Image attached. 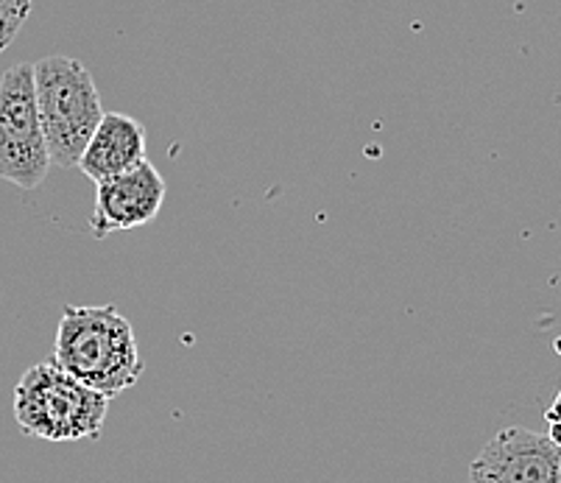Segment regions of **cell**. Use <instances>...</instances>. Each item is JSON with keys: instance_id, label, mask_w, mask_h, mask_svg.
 Masks as SVG:
<instances>
[{"instance_id": "obj_9", "label": "cell", "mask_w": 561, "mask_h": 483, "mask_svg": "<svg viewBox=\"0 0 561 483\" xmlns=\"http://www.w3.org/2000/svg\"><path fill=\"white\" fill-rule=\"evenodd\" d=\"M545 419H548V422H561V389H559V394H556L553 405H550V409L545 411Z\"/></svg>"}, {"instance_id": "obj_2", "label": "cell", "mask_w": 561, "mask_h": 483, "mask_svg": "<svg viewBox=\"0 0 561 483\" xmlns=\"http://www.w3.org/2000/svg\"><path fill=\"white\" fill-rule=\"evenodd\" d=\"M34 68V93L50 165L76 168L87 140L104 118L93 73L73 56H45Z\"/></svg>"}, {"instance_id": "obj_12", "label": "cell", "mask_w": 561, "mask_h": 483, "mask_svg": "<svg viewBox=\"0 0 561 483\" xmlns=\"http://www.w3.org/2000/svg\"><path fill=\"white\" fill-rule=\"evenodd\" d=\"M559 470H561V456H559Z\"/></svg>"}, {"instance_id": "obj_10", "label": "cell", "mask_w": 561, "mask_h": 483, "mask_svg": "<svg viewBox=\"0 0 561 483\" xmlns=\"http://www.w3.org/2000/svg\"><path fill=\"white\" fill-rule=\"evenodd\" d=\"M545 436H548V439L561 450V422H550V430Z\"/></svg>"}, {"instance_id": "obj_4", "label": "cell", "mask_w": 561, "mask_h": 483, "mask_svg": "<svg viewBox=\"0 0 561 483\" xmlns=\"http://www.w3.org/2000/svg\"><path fill=\"white\" fill-rule=\"evenodd\" d=\"M50 171L37 112L32 65H12L0 76V180L20 191H37Z\"/></svg>"}, {"instance_id": "obj_8", "label": "cell", "mask_w": 561, "mask_h": 483, "mask_svg": "<svg viewBox=\"0 0 561 483\" xmlns=\"http://www.w3.org/2000/svg\"><path fill=\"white\" fill-rule=\"evenodd\" d=\"M34 0H0V54L14 43L23 23L32 14Z\"/></svg>"}, {"instance_id": "obj_6", "label": "cell", "mask_w": 561, "mask_h": 483, "mask_svg": "<svg viewBox=\"0 0 561 483\" xmlns=\"http://www.w3.org/2000/svg\"><path fill=\"white\" fill-rule=\"evenodd\" d=\"M162 202H165V180L149 160H142L131 171L110 176L95 185V210L90 218V232L101 241V238H110L112 232L146 227L160 216Z\"/></svg>"}, {"instance_id": "obj_11", "label": "cell", "mask_w": 561, "mask_h": 483, "mask_svg": "<svg viewBox=\"0 0 561 483\" xmlns=\"http://www.w3.org/2000/svg\"><path fill=\"white\" fill-rule=\"evenodd\" d=\"M553 349H556V353H559V355H561V338H556V344H553Z\"/></svg>"}, {"instance_id": "obj_3", "label": "cell", "mask_w": 561, "mask_h": 483, "mask_svg": "<svg viewBox=\"0 0 561 483\" xmlns=\"http://www.w3.org/2000/svg\"><path fill=\"white\" fill-rule=\"evenodd\" d=\"M110 396L45 360L32 366L14 386V419L20 430L43 441L99 439Z\"/></svg>"}, {"instance_id": "obj_7", "label": "cell", "mask_w": 561, "mask_h": 483, "mask_svg": "<svg viewBox=\"0 0 561 483\" xmlns=\"http://www.w3.org/2000/svg\"><path fill=\"white\" fill-rule=\"evenodd\" d=\"M142 160H146V126L124 112H104L76 168L99 185L110 176L131 171Z\"/></svg>"}, {"instance_id": "obj_1", "label": "cell", "mask_w": 561, "mask_h": 483, "mask_svg": "<svg viewBox=\"0 0 561 483\" xmlns=\"http://www.w3.org/2000/svg\"><path fill=\"white\" fill-rule=\"evenodd\" d=\"M54 364L110 400L142 375L135 327L115 304H68L56 327Z\"/></svg>"}, {"instance_id": "obj_5", "label": "cell", "mask_w": 561, "mask_h": 483, "mask_svg": "<svg viewBox=\"0 0 561 483\" xmlns=\"http://www.w3.org/2000/svg\"><path fill=\"white\" fill-rule=\"evenodd\" d=\"M559 456L545 434L512 425L483 445L467 483H561Z\"/></svg>"}]
</instances>
